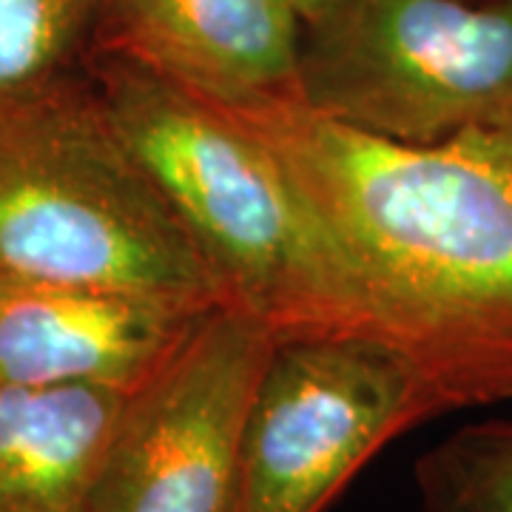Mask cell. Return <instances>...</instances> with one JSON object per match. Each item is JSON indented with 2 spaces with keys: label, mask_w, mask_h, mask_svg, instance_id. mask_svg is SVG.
<instances>
[{
  "label": "cell",
  "mask_w": 512,
  "mask_h": 512,
  "mask_svg": "<svg viewBox=\"0 0 512 512\" xmlns=\"http://www.w3.org/2000/svg\"><path fill=\"white\" fill-rule=\"evenodd\" d=\"M222 109L274 151L342 245L436 416L510 402L512 126L404 146L291 92Z\"/></svg>",
  "instance_id": "1"
},
{
  "label": "cell",
  "mask_w": 512,
  "mask_h": 512,
  "mask_svg": "<svg viewBox=\"0 0 512 512\" xmlns=\"http://www.w3.org/2000/svg\"><path fill=\"white\" fill-rule=\"evenodd\" d=\"M86 74L228 305L259 319L276 342L336 336L390 348L382 313L348 254L254 131L128 57L92 52Z\"/></svg>",
  "instance_id": "2"
},
{
  "label": "cell",
  "mask_w": 512,
  "mask_h": 512,
  "mask_svg": "<svg viewBox=\"0 0 512 512\" xmlns=\"http://www.w3.org/2000/svg\"><path fill=\"white\" fill-rule=\"evenodd\" d=\"M0 279L228 305L86 72L0 103Z\"/></svg>",
  "instance_id": "3"
},
{
  "label": "cell",
  "mask_w": 512,
  "mask_h": 512,
  "mask_svg": "<svg viewBox=\"0 0 512 512\" xmlns=\"http://www.w3.org/2000/svg\"><path fill=\"white\" fill-rule=\"evenodd\" d=\"M291 94L404 146L512 126V0H322Z\"/></svg>",
  "instance_id": "4"
},
{
  "label": "cell",
  "mask_w": 512,
  "mask_h": 512,
  "mask_svg": "<svg viewBox=\"0 0 512 512\" xmlns=\"http://www.w3.org/2000/svg\"><path fill=\"white\" fill-rule=\"evenodd\" d=\"M430 419L416 373L382 342H276L242 430L234 512H322L376 450Z\"/></svg>",
  "instance_id": "5"
},
{
  "label": "cell",
  "mask_w": 512,
  "mask_h": 512,
  "mask_svg": "<svg viewBox=\"0 0 512 512\" xmlns=\"http://www.w3.org/2000/svg\"><path fill=\"white\" fill-rule=\"evenodd\" d=\"M276 339L217 305L128 393L89 512H234L239 444Z\"/></svg>",
  "instance_id": "6"
},
{
  "label": "cell",
  "mask_w": 512,
  "mask_h": 512,
  "mask_svg": "<svg viewBox=\"0 0 512 512\" xmlns=\"http://www.w3.org/2000/svg\"><path fill=\"white\" fill-rule=\"evenodd\" d=\"M211 308L97 285L0 279V382L134 393Z\"/></svg>",
  "instance_id": "7"
},
{
  "label": "cell",
  "mask_w": 512,
  "mask_h": 512,
  "mask_svg": "<svg viewBox=\"0 0 512 512\" xmlns=\"http://www.w3.org/2000/svg\"><path fill=\"white\" fill-rule=\"evenodd\" d=\"M299 29L288 0H103L94 52L234 106L291 92Z\"/></svg>",
  "instance_id": "8"
},
{
  "label": "cell",
  "mask_w": 512,
  "mask_h": 512,
  "mask_svg": "<svg viewBox=\"0 0 512 512\" xmlns=\"http://www.w3.org/2000/svg\"><path fill=\"white\" fill-rule=\"evenodd\" d=\"M128 393L0 382V512H89Z\"/></svg>",
  "instance_id": "9"
},
{
  "label": "cell",
  "mask_w": 512,
  "mask_h": 512,
  "mask_svg": "<svg viewBox=\"0 0 512 512\" xmlns=\"http://www.w3.org/2000/svg\"><path fill=\"white\" fill-rule=\"evenodd\" d=\"M103 0H0V103L86 72Z\"/></svg>",
  "instance_id": "10"
},
{
  "label": "cell",
  "mask_w": 512,
  "mask_h": 512,
  "mask_svg": "<svg viewBox=\"0 0 512 512\" xmlns=\"http://www.w3.org/2000/svg\"><path fill=\"white\" fill-rule=\"evenodd\" d=\"M421 512H512V421L467 424L416 464Z\"/></svg>",
  "instance_id": "11"
},
{
  "label": "cell",
  "mask_w": 512,
  "mask_h": 512,
  "mask_svg": "<svg viewBox=\"0 0 512 512\" xmlns=\"http://www.w3.org/2000/svg\"><path fill=\"white\" fill-rule=\"evenodd\" d=\"M288 3L296 9V15H299V20H302V18H308L313 9H319V3H322V0H288Z\"/></svg>",
  "instance_id": "12"
}]
</instances>
